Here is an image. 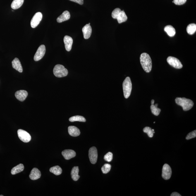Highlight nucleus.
<instances>
[{"label":"nucleus","instance_id":"1","mask_svg":"<svg viewBox=\"0 0 196 196\" xmlns=\"http://www.w3.org/2000/svg\"><path fill=\"white\" fill-rule=\"evenodd\" d=\"M141 64L144 70L147 73H149L152 69V61L150 56L146 53L141 54L140 57Z\"/></svg>","mask_w":196,"mask_h":196},{"label":"nucleus","instance_id":"2","mask_svg":"<svg viewBox=\"0 0 196 196\" xmlns=\"http://www.w3.org/2000/svg\"><path fill=\"white\" fill-rule=\"evenodd\" d=\"M175 102L178 105L182 106L184 111H189L193 107V101L185 97H177L175 99Z\"/></svg>","mask_w":196,"mask_h":196},{"label":"nucleus","instance_id":"3","mask_svg":"<svg viewBox=\"0 0 196 196\" xmlns=\"http://www.w3.org/2000/svg\"><path fill=\"white\" fill-rule=\"evenodd\" d=\"M123 89L124 97L128 99L129 97L132 89V83L129 77H127L123 83Z\"/></svg>","mask_w":196,"mask_h":196},{"label":"nucleus","instance_id":"4","mask_svg":"<svg viewBox=\"0 0 196 196\" xmlns=\"http://www.w3.org/2000/svg\"><path fill=\"white\" fill-rule=\"evenodd\" d=\"M53 73L55 76L58 77L66 76L68 74V70L63 65H56L53 70Z\"/></svg>","mask_w":196,"mask_h":196},{"label":"nucleus","instance_id":"5","mask_svg":"<svg viewBox=\"0 0 196 196\" xmlns=\"http://www.w3.org/2000/svg\"><path fill=\"white\" fill-rule=\"evenodd\" d=\"M167 61L168 64L175 68L179 69L183 67V65L182 64L181 62L177 58L172 56H169L167 59Z\"/></svg>","mask_w":196,"mask_h":196},{"label":"nucleus","instance_id":"6","mask_svg":"<svg viewBox=\"0 0 196 196\" xmlns=\"http://www.w3.org/2000/svg\"><path fill=\"white\" fill-rule=\"evenodd\" d=\"M18 135L19 138L24 142H28L31 139L30 134L23 130L19 129L18 130Z\"/></svg>","mask_w":196,"mask_h":196},{"label":"nucleus","instance_id":"7","mask_svg":"<svg viewBox=\"0 0 196 196\" xmlns=\"http://www.w3.org/2000/svg\"><path fill=\"white\" fill-rule=\"evenodd\" d=\"M43 18V15L40 12L36 13L31 21V27L32 28H35L40 23Z\"/></svg>","mask_w":196,"mask_h":196},{"label":"nucleus","instance_id":"8","mask_svg":"<svg viewBox=\"0 0 196 196\" xmlns=\"http://www.w3.org/2000/svg\"><path fill=\"white\" fill-rule=\"evenodd\" d=\"M89 157L91 162L94 164L97 162L98 158L97 150L95 147H91L89 150Z\"/></svg>","mask_w":196,"mask_h":196},{"label":"nucleus","instance_id":"9","mask_svg":"<svg viewBox=\"0 0 196 196\" xmlns=\"http://www.w3.org/2000/svg\"><path fill=\"white\" fill-rule=\"evenodd\" d=\"M46 49L44 45H41L38 49L37 52L34 57V60L35 61H40L46 53Z\"/></svg>","mask_w":196,"mask_h":196},{"label":"nucleus","instance_id":"10","mask_svg":"<svg viewBox=\"0 0 196 196\" xmlns=\"http://www.w3.org/2000/svg\"><path fill=\"white\" fill-rule=\"evenodd\" d=\"M172 174L171 168L169 165L165 164L162 170V177L165 180H168L171 178Z\"/></svg>","mask_w":196,"mask_h":196},{"label":"nucleus","instance_id":"11","mask_svg":"<svg viewBox=\"0 0 196 196\" xmlns=\"http://www.w3.org/2000/svg\"><path fill=\"white\" fill-rule=\"evenodd\" d=\"M64 42L65 44V49L67 51L71 50L73 44V39L71 37L67 35L65 36L64 38Z\"/></svg>","mask_w":196,"mask_h":196},{"label":"nucleus","instance_id":"12","mask_svg":"<svg viewBox=\"0 0 196 196\" xmlns=\"http://www.w3.org/2000/svg\"><path fill=\"white\" fill-rule=\"evenodd\" d=\"M84 38L85 39H88L91 37L92 32V29L90 25L87 24L82 29Z\"/></svg>","mask_w":196,"mask_h":196},{"label":"nucleus","instance_id":"13","mask_svg":"<svg viewBox=\"0 0 196 196\" xmlns=\"http://www.w3.org/2000/svg\"><path fill=\"white\" fill-rule=\"evenodd\" d=\"M28 95V92L25 90L17 91L15 94V97L18 100L20 101H23L25 100Z\"/></svg>","mask_w":196,"mask_h":196},{"label":"nucleus","instance_id":"14","mask_svg":"<svg viewBox=\"0 0 196 196\" xmlns=\"http://www.w3.org/2000/svg\"><path fill=\"white\" fill-rule=\"evenodd\" d=\"M62 154L65 159L69 160L75 157L76 156V153L72 150H65L62 152Z\"/></svg>","mask_w":196,"mask_h":196},{"label":"nucleus","instance_id":"15","mask_svg":"<svg viewBox=\"0 0 196 196\" xmlns=\"http://www.w3.org/2000/svg\"><path fill=\"white\" fill-rule=\"evenodd\" d=\"M41 173L39 170L37 168H33L29 177L32 180H36L40 178Z\"/></svg>","mask_w":196,"mask_h":196},{"label":"nucleus","instance_id":"16","mask_svg":"<svg viewBox=\"0 0 196 196\" xmlns=\"http://www.w3.org/2000/svg\"><path fill=\"white\" fill-rule=\"evenodd\" d=\"M12 66L13 68L22 73L23 72V68H22L21 63L18 58H15L12 62Z\"/></svg>","mask_w":196,"mask_h":196},{"label":"nucleus","instance_id":"17","mask_svg":"<svg viewBox=\"0 0 196 196\" xmlns=\"http://www.w3.org/2000/svg\"><path fill=\"white\" fill-rule=\"evenodd\" d=\"M70 12L68 11H65L63 12L62 14L58 17L57 19V21L58 23H61L70 19Z\"/></svg>","mask_w":196,"mask_h":196},{"label":"nucleus","instance_id":"18","mask_svg":"<svg viewBox=\"0 0 196 196\" xmlns=\"http://www.w3.org/2000/svg\"><path fill=\"white\" fill-rule=\"evenodd\" d=\"M68 133L73 137H77L79 135L80 132L79 129L75 126H70L68 128Z\"/></svg>","mask_w":196,"mask_h":196},{"label":"nucleus","instance_id":"19","mask_svg":"<svg viewBox=\"0 0 196 196\" xmlns=\"http://www.w3.org/2000/svg\"><path fill=\"white\" fill-rule=\"evenodd\" d=\"M79 169L78 166H75L72 169L71 175L72 178L74 181H77L80 178V177L79 175Z\"/></svg>","mask_w":196,"mask_h":196},{"label":"nucleus","instance_id":"20","mask_svg":"<svg viewBox=\"0 0 196 196\" xmlns=\"http://www.w3.org/2000/svg\"><path fill=\"white\" fill-rule=\"evenodd\" d=\"M127 19H128V17L123 10L120 12L117 18V20L118 23H121L126 22Z\"/></svg>","mask_w":196,"mask_h":196},{"label":"nucleus","instance_id":"21","mask_svg":"<svg viewBox=\"0 0 196 196\" xmlns=\"http://www.w3.org/2000/svg\"><path fill=\"white\" fill-rule=\"evenodd\" d=\"M164 30L170 37H174L176 33L175 28L171 25L166 26L165 27Z\"/></svg>","mask_w":196,"mask_h":196},{"label":"nucleus","instance_id":"22","mask_svg":"<svg viewBox=\"0 0 196 196\" xmlns=\"http://www.w3.org/2000/svg\"><path fill=\"white\" fill-rule=\"evenodd\" d=\"M24 0H13L11 4V7L13 10L18 9L21 7Z\"/></svg>","mask_w":196,"mask_h":196},{"label":"nucleus","instance_id":"23","mask_svg":"<svg viewBox=\"0 0 196 196\" xmlns=\"http://www.w3.org/2000/svg\"><path fill=\"white\" fill-rule=\"evenodd\" d=\"M24 169V166L23 164H20L15 167L12 168L11 173L12 175H15L23 171Z\"/></svg>","mask_w":196,"mask_h":196},{"label":"nucleus","instance_id":"24","mask_svg":"<svg viewBox=\"0 0 196 196\" xmlns=\"http://www.w3.org/2000/svg\"><path fill=\"white\" fill-rule=\"evenodd\" d=\"M49 171L50 172L56 175H61L62 173V170L58 166H56L51 168H50Z\"/></svg>","mask_w":196,"mask_h":196},{"label":"nucleus","instance_id":"25","mask_svg":"<svg viewBox=\"0 0 196 196\" xmlns=\"http://www.w3.org/2000/svg\"><path fill=\"white\" fill-rule=\"evenodd\" d=\"M187 31L190 35H193L196 31V25L194 23L190 24L187 27Z\"/></svg>","mask_w":196,"mask_h":196},{"label":"nucleus","instance_id":"26","mask_svg":"<svg viewBox=\"0 0 196 196\" xmlns=\"http://www.w3.org/2000/svg\"><path fill=\"white\" fill-rule=\"evenodd\" d=\"M69 121L71 122L75 121L85 122L86 120L83 117L80 116H76L72 117L70 118Z\"/></svg>","mask_w":196,"mask_h":196},{"label":"nucleus","instance_id":"27","mask_svg":"<svg viewBox=\"0 0 196 196\" xmlns=\"http://www.w3.org/2000/svg\"><path fill=\"white\" fill-rule=\"evenodd\" d=\"M150 109L153 114L156 116H159L161 111V109L156 107L154 104L151 105Z\"/></svg>","mask_w":196,"mask_h":196},{"label":"nucleus","instance_id":"28","mask_svg":"<svg viewBox=\"0 0 196 196\" xmlns=\"http://www.w3.org/2000/svg\"><path fill=\"white\" fill-rule=\"evenodd\" d=\"M143 132L144 133L147 134L148 135L150 138H152L153 136V131L152 128L149 127H146L143 129Z\"/></svg>","mask_w":196,"mask_h":196},{"label":"nucleus","instance_id":"29","mask_svg":"<svg viewBox=\"0 0 196 196\" xmlns=\"http://www.w3.org/2000/svg\"><path fill=\"white\" fill-rule=\"evenodd\" d=\"M111 165L109 164H105L101 168V170L102 172L103 173L107 174L109 173L111 170Z\"/></svg>","mask_w":196,"mask_h":196},{"label":"nucleus","instance_id":"30","mask_svg":"<svg viewBox=\"0 0 196 196\" xmlns=\"http://www.w3.org/2000/svg\"><path fill=\"white\" fill-rule=\"evenodd\" d=\"M113 155L111 152H108L107 154H106L104 156V159L105 161L108 162H110L113 159Z\"/></svg>","mask_w":196,"mask_h":196},{"label":"nucleus","instance_id":"31","mask_svg":"<svg viewBox=\"0 0 196 196\" xmlns=\"http://www.w3.org/2000/svg\"><path fill=\"white\" fill-rule=\"evenodd\" d=\"M121 11V10L119 8H116L111 13V16L113 19H117L118 14Z\"/></svg>","mask_w":196,"mask_h":196},{"label":"nucleus","instance_id":"32","mask_svg":"<svg viewBox=\"0 0 196 196\" xmlns=\"http://www.w3.org/2000/svg\"><path fill=\"white\" fill-rule=\"evenodd\" d=\"M196 137V130L193 131L190 133H189L187 135L186 138V140H190L191 139L195 138Z\"/></svg>","mask_w":196,"mask_h":196},{"label":"nucleus","instance_id":"33","mask_svg":"<svg viewBox=\"0 0 196 196\" xmlns=\"http://www.w3.org/2000/svg\"><path fill=\"white\" fill-rule=\"evenodd\" d=\"M187 0H174V3L176 5H181L185 4Z\"/></svg>","mask_w":196,"mask_h":196},{"label":"nucleus","instance_id":"34","mask_svg":"<svg viewBox=\"0 0 196 196\" xmlns=\"http://www.w3.org/2000/svg\"><path fill=\"white\" fill-rule=\"evenodd\" d=\"M70 1L78 3L80 5H82L84 3L83 0H70Z\"/></svg>","mask_w":196,"mask_h":196},{"label":"nucleus","instance_id":"35","mask_svg":"<svg viewBox=\"0 0 196 196\" xmlns=\"http://www.w3.org/2000/svg\"><path fill=\"white\" fill-rule=\"evenodd\" d=\"M180 194L177 192H174L172 193L171 196H181Z\"/></svg>","mask_w":196,"mask_h":196},{"label":"nucleus","instance_id":"36","mask_svg":"<svg viewBox=\"0 0 196 196\" xmlns=\"http://www.w3.org/2000/svg\"><path fill=\"white\" fill-rule=\"evenodd\" d=\"M154 99H152V101H151V104L152 105H153L154 104Z\"/></svg>","mask_w":196,"mask_h":196},{"label":"nucleus","instance_id":"37","mask_svg":"<svg viewBox=\"0 0 196 196\" xmlns=\"http://www.w3.org/2000/svg\"><path fill=\"white\" fill-rule=\"evenodd\" d=\"M158 105V104H156L155 105V106H156V107H157Z\"/></svg>","mask_w":196,"mask_h":196},{"label":"nucleus","instance_id":"38","mask_svg":"<svg viewBox=\"0 0 196 196\" xmlns=\"http://www.w3.org/2000/svg\"><path fill=\"white\" fill-rule=\"evenodd\" d=\"M152 130L153 132H154V129H152Z\"/></svg>","mask_w":196,"mask_h":196},{"label":"nucleus","instance_id":"39","mask_svg":"<svg viewBox=\"0 0 196 196\" xmlns=\"http://www.w3.org/2000/svg\"><path fill=\"white\" fill-rule=\"evenodd\" d=\"M88 24H89V25H90V23H89Z\"/></svg>","mask_w":196,"mask_h":196},{"label":"nucleus","instance_id":"40","mask_svg":"<svg viewBox=\"0 0 196 196\" xmlns=\"http://www.w3.org/2000/svg\"><path fill=\"white\" fill-rule=\"evenodd\" d=\"M3 196V195H0V196Z\"/></svg>","mask_w":196,"mask_h":196}]
</instances>
